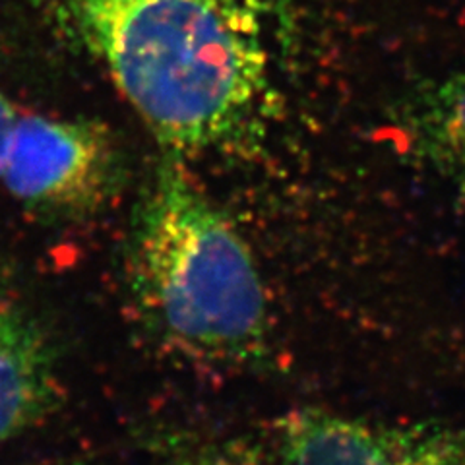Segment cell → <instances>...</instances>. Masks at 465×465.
Segmentation results:
<instances>
[{
	"label": "cell",
	"mask_w": 465,
	"mask_h": 465,
	"mask_svg": "<svg viewBox=\"0 0 465 465\" xmlns=\"http://www.w3.org/2000/svg\"><path fill=\"white\" fill-rule=\"evenodd\" d=\"M407 148L465 193V74L417 87L401 105Z\"/></svg>",
	"instance_id": "cell-6"
},
{
	"label": "cell",
	"mask_w": 465,
	"mask_h": 465,
	"mask_svg": "<svg viewBox=\"0 0 465 465\" xmlns=\"http://www.w3.org/2000/svg\"><path fill=\"white\" fill-rule=\"evenodd\" d=\"M20 109L12 104V99L3 90H0V169H3L10 136L14 133V126H16L20 119Z\"/></svg>",
	"instance_id": "cell-8"
},
{
	"label": "cell",
	"mask_w": 465,
	"mask_h": 465,
	"mask_svg": "<svg viewBox=\"0 0 465 465\" xmlns=\"http://www.w3.org/2000/svg\"><path fill=\"white\" fill-rule=\"evenodd\" d=\"M34 465V463H29ZM37 465H87V463H82V461H56V463H37Z\"/></svg>",
	"instance_id": "cell-9"
},
{
	"label": "cell",
	"mask_w": 465,
	"mask_h": 465,
	"mask_svg": "<svg viewBox=\"0 0 465 465\" xmlns=\"http://www.w3.org/2000/svg\"><path fill=\"white\" fill-rule=\"evenodd\" d=\"M123 173L119 145L105 124L20 114L0 181L29 212L74 220L104 208L119 193Z\"/></svg>",
	"instance_id": "cell-3"
},
{
	"label": "cell",
	"mask_w": 465,
	"mask_h": 465,
	"mask_svg": "<svg viewBox=\"0 0 465 465\" xmlns=\"http://www.w3.org/2000/svg\"><path fill=\"white\" fill-rule=\"evenodd\" d=\"M126 262L130 302L163 353L215 371L266 362L272 322L256 260L181 165L155 174L134 215Z\"/></svg>",
	"instance_id": "cell-2"
},
{
	"label": "cell",
	"mask_w": 465,
	"mask_h": 465,
	"mask_svg": "<svg viewBox=\"0 0 465 465\" xmlns=\"http://www.w3.org/2000/svg\"><path fill=\"white\" fill-rule=\"evenodd\" d=\"M63 391L51 331L22 302L0 297V444L54 413Z\"/></svg>",
	"instance_id": "cell-5"
},
{
	"label": "cell",
	"mask_w": 465,
	"mask_h": 465,
	"mask_svg": "<svg viewBox=\"0 0 465 465\" xmlns=\"http://www.w3.org/2000/svg\"><path fill=\"white\" fill-rule=\"evenodd\" d=\"M173 155L222 148L249 124L268 82L242 0H53Z\"/></svg>",
	"instance_id": "cell-1"
},
{
	"label": "cell",
	"mask_w": 465,
	"mask_h": 465,
	"mask_svg": "<svg viewBox=\"0 0 465 465\" xmlns=\"http://www.w3.org/2000/svg\"><path fill=\"white\" fill-rule=\"evenodd\" d=\"M275 430L280 465H465V427L378 423L302 407Z\"/></svg>",
	"instance_id": "cell-4"
},
{
	"label": "cell",
	"mask_w": 465,
	"mask_h": 465,
	"mask_svg": "<svg viewBox=\"0 0 465 465\" xmlns=\"http://www.w3.org/2000/svg\"><path fill=\"white\" fill-rule=\"evenodd\" d=\"M194 465H273L262 448L251 440L235 439L215 444L198 456Z\"/></svg>",
	"instance_id": "cell-7"
}]
</instances>
